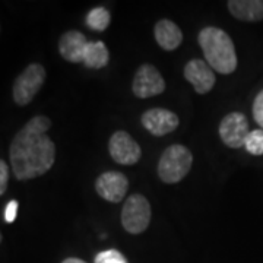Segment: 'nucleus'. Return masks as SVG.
Returning <instances> with one entry per match:
<instances>
[{
	"mask_svg": "<svg viewBox=\"0 0 263 263\" xmlns=\"http://www.w3.org/2000/svg\"><path fill=\"white\" fill-rule=\"evenodd\" d=\"M51 120L35 116L15 135L9 158L13 176L21 181L44 176L56 160V145L48 138Z\"/></svg>",
	"mask_w": 263,
	"mask_h": 263,
	"instance_id": "obj_1",
	"label": "nucleus"
},
{
	"mask_svg": "<svg viewBox=\"0 0 263 263\" xmlns=\"http://www.w3.org/2000/svg\"><path fill=\"white\" fill-rule=\"evenodd\" d=\"M197 43L206 63L221 75H230L237 69V53L233 40L224 29L206 27L199 32Z\"/></svg>",
	"mask_w": 263,
	"mask_h": 263,
	"instance_id": "obj_2",
	"label": "nucleus"
},
{
	"mask_svg": "<svg viewBox=\"0 0 263 263\" xmlns=\"http://www.w3.org/2000/svg\"><path fill=\"white\" fill-rule=\"evenodd\" d=\"M193 155L184 145H171L162 152L158 162V176L167 184L179 183L189 174Z\"/></svg>",
	"mask_w": 263,
	"mask_h": 263,
	"instance_id": "obj_3",
	"label": "nucleus"
},
{
	"mask_svg": "<svg viewBox=\"0 0 263 263\" xmlns=\"http://www.w3.org/2000/svg\"><path fill=\"white\" fill-rule=\"evenodd\" d=\"M151 222V205L142 195H132L126 199L122 211V226L130 234H141Z\"/></svg>",
	"mask_w": 263,
	"mask_h": 263,
	"instance_id": "obj_4",
	"label": "nucleus"
},
{
	"mask_svg": "<svg viewBox=\"0 0 263 263\" xmlns=\"http://www.w3.org/2000/svg\"><path fill=\"white\" fill-rule=\"evenodd\" d=\"M46 81V69L38 63H31L25 70L15 79L13 84V100L18 105L29 104Z\"/></svg>",
	"mask_w": 263,
	"mask_h": 263,
	"instance_id": "obj_5",
	"label": "nucleus"
},
{
	"mask_svg": "<svg viewBox=\"0 0 263 263\" xmlns=\"http://www.w3.org/2000/svg\"><path fill=\"white\" fill-rule=\"evenodd\" d=\"M249 133H250L249 120L243 113L234 111V113L227 114L221 120L219 136H221V141L224 142L228 148L238 149L245 146Z\"/></svg>",
	"mask_w": 263,
	"mask_h": 263,
	"instance_id": "obj_6",
	"label": "nucleus"
},
{
	"mask_svg": "<svg viewBox=\"0 0 263 263\" xmlns=\"http://www.w3.org/2000/svg\"><path fill=\"white\" fill-rule=\"evenodd\" d=\"M132 91L138 98H151L165 91V81L155 66L145 63L135 73Z\"/></svg>",
	"mask_w": 263,
	"mask_h": 263,
	"instance_id": "obj_7",
	"label": "nucleus"
},
{
	"mask_svg": "<svg viewBox=\"0 0 263 263\" xmlns=\"http://www.w3.org/2000/svg\"><path fill=\"white\" fill-rule=\"evenodd\" d=\"M108 152L111 158L122 165H135L142 157L141 146L124 130H117L111 135L108 142Z\"/></svg>",
	"mask_w": 263,
	"mask_h": 263,
	"instance_id": "obj_8",
	"label": "nucleus"
},
{
	"mask_svg": "<svg viewBox=\"0 0 263 263\" xmlns=\"http://www.w3.org/2000/svg\"><path fill=\"white\" fill-rule=\"evenodd\" d=\"M95 190L107 202L119 203L129 190V180L123 173L107 171L97 179Z\"/></svg>",
	"mask_w": 263,
	"mask_h": 263,
	"instance_id": "obj_9",
	"label": "nucleus"
},
{
	"mask_svg": "<svg viewBox=\"0 0 263 263\" xmlns=\"http://www.w3.org/2000/svg\"><path fill=\"white\" fill-rule=\"evenodd\" d=\"M179 116L165 108H151L142 114V126L154 136H164L179 127Z\"/></svg>",
	"mask_w": 263,
	"mask_h": 263,
	"instance_id": "obj_10",
	"label": "nucleus"
},
{
	"mask_svg": "<svg viewBox=\"0 0 263 263\" xmlns=\"http://www.w3.org/2000/svg\"><path fill=\"white\" fill-rule=\"evenodd\" d=\"M184 78L195 88L197 94H208L214 88L216 81L214 69L199 59H193L186 65Z\"/></svg>",
	"mask_w": 263,
	"mask_h": 263,
	"instance_id": "obj_11",
	"label": "nucleus"
},
{
	"mask_svg": "<svg viewBox=\"0 0 263 263\" xmlns=\"http://www.w3.org/2000/svg\"><path fill=\"white\" fill-rule=\"evenodd\" d=\"M89 43L91 41H88V38L79 31L65 32L59 41L60 56L70 63H82Z\"/></svg>",
	"mask_w": 263,
	"mask_h": 263,
	"instance_id": "obj_12",
	"label": "nucleus"
},
{
	"mask_svg": "<svg viewBox=\"0 0 263 263\" xmlns=\"http://www.w3.org/2000/svg\"><path fill=\"white\" fill-rule=\"evenodd\" d=\"M154 35H155L157 43L160 44V47L167 51H173V50L179 48L183 41L181 29L170 19H161L155 24Z\"/></svg>",
	"mask_w": 263,
	"mask_h": 263,
	"instance_id": "obj_13",
	"label": "nucleus"
},
{
	"mask_svg": "<svg viewBox=\"0 0 263 263\" xmlns=\"http://www.w3.org/2000/svg\"><path fill=\"white\" fill-rule=\"evenodd\" d=\"M227 6L231 15L238 21H263V0H230Z\"/></svg>",
	"mask_w": 263,
	"mask_h": 263,
	"instance_id": "obj_14",
	"label": "nucleus"
},
{
	"mask_svg": "<svg viewBox=\"0 0 263 263\" xmlns=\"http://www.w3.org/2000/svg\"><path fill=\"white\" fill-rule=\"evenodd\" d=\"M108 60L110 53L103 41H91L86 48L82 63L89 69H103L108 65Z\"/></svg>",
	"mask_w": 263,
	"mask_h": 263,
	"instance_id": "obj_15",
	"label": "nucleus"
},
{
	"mask_svg": "<svg viewBox=\"0 0 263 263\" xmlns=\"http://www.w3.org/2000/svg\"><path fill=\"white\" fill-rule=\"evenodd\" d=\"M110 12L105 8H95L86 15V25L92 31H105L110 25Z\"/></svg>",
	"mask_w": 263,
	"mask_h": 263,
	"instance_id": "obj_16",
	"label": "nucleus"
},
{
	"mask_svg": "<svg viewBox=\"0 0 263 263\" xmlns=\"http://www.w3.org/2000/svg\"><path fill=\"white\" fill-rule=\"evenodd\" d=\"M245 148L252 155H263V129H256L249 133L246 139Z\"/></svg>",
	"mask_w": 263,
	"mask_h": 263,
	"instance_id": "obj_17",
	"label": "nucleus"
},
{
	"mask_svg": "<svg viewBox=\"0 0 263 263\" xmlns=\"http://www.w3.org/2000/svg\"><path fill=\"white\" fill-rule=\"evenodd\" d=\"M95 263H127L126 257L119 250H105L95 256Z\"/></svg>",
	"mask_w": 263,
	"mask_h": 263,
	"instance_id": "obj_18",
	"label": "nucleus"
},
{
	"mask_svg": "<svg viewBox=\"0 0 263 263\" xmlns=\"http://www.w3.org/2000/svg\"><path fill=\"white\" fill-rule=\"evenodd\" d=\"M253 117L254 122L257 123L263 129V89L256 95L253 101Z\"/></svg>",
	"mask_w": 263,
	"mask_h": 263,
	"instance_id": "obj_19",
	"label": "nucleus"
},
{
	"mask_svg": "<svg viewBox=\"0 0 263 263\" xmlns=\"http://www.w3.org/2000/svg\"><path fill=\"white\" fill-rule=\"evenodd\" d=\"M8 179H9V168L6 165V162L2 160L0 161V195H3L6 192Z\"/></svg>",
	"mask_w": 263,
	"mask_h": 263,
	"instance_id": "obj_20",
	"label": "nucleus"
},
{
	"mask_svg": "<svg viewBox=\"0 0 263 263\" xmlns=\"http://www.w3.org/2000/svg\"><path fill=\"white\" fill-rule=\"evenodd\" d=\"M18 214V202L16 200H10L9 203L5 208V221L6 222H13Z\"/></svg>",
	"mask_w": 263,
	"mask_h": 263,
	"instance_id": "obj_21",
	"label": "nucleus"
},
{
	"mask_svg": "<svg viewBox=\"0 0 263 263\" xmlns=\"http://www.w3.org/2000/svg\"><path fill=\"white\" fill-rule=\"evenodd\" d=\"M62 263H86V262H84L82 259H78V257H67V259H65Z\"/></svg>",
	"mask_w": 263,
	"mask_h": 263,
	"instance_id": "obj_22",
	"label": "nucleus"
}]
</instances>
